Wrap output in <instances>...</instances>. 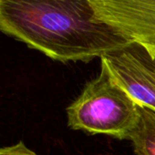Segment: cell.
<instances>
[{
    "instance_id": "1",
    "label": "cell",
    "mask_w": 155,
    "mask_h": 155,
    "mask_svg": "<svg viewBox=\"0 0 155 155\" xmlns=\"http://www.w3.org/2000/svg\"><path fill=\"white\" fill-rule=\"evenodd\" d=\"M0 31L53 60L89 62L133 43L90 0H0Z\"/></svg>"
},
{
    "instance_id": "2",
    "label": "cell",
    "mask_w": 155,
    "mask_h": 155,
    "mask_svg": "<svg viewBox=\"0 0 155 155\" xmlns=\"http://www.w3.org/2000/svg\"><path fill=\"white\" fill-rule=\"evenodd\" d=\"M139 117V105L115 81L101 60V71L67 108L68 126L89 134L128 140Z\"/></svg>"
},
{
    "instance_id": "3",
    "label": "cell",
    "mask_w": 155,
    "mask_h": 155,
    "mask_svg": "<svg viewBox=\"0 0 155 155\" xmlns=\"http://www.w3.org/2000/svg\"><path fill=\"white\" fill-rule=\"evenodd\" d=\"M96 18L155 53V0H90Z\"/></svg>"
},
{
    "instance_id": "4",
    "label": "cell",
    "mask_w": 155,
    "mask_h": 155,
    "mask_svg": "<svg viewBox=\"0 0 155 155\" xmlns=\"http://www.w3.org/2000/svg\"><path fill=\"white\" fill-rule=\"evenodd\" d=\"M101 60L115 81L138 105L155 110V81L141 60L136 43L107 54Z\"/></svg>"
},
{
    "instance_id": "5",
    "label": "cell",
    "mask_w": 155,
    "mask_h": 155,
    "mask_svg": "<svg viewBox=\"0 0 155 155\" xmlns=\"http://www.w3.org/2000/svg\"><path fill=\"white\" fill-rule=\"evenodd\" d=\"M128 140L135 155H155V110L139 105V117Z\"/></svg>"
},
{
    "instance_id": "6",
    "label": "cell",
    "mask_w": 155,
    "mask_h": 155,
    "mask_svg": "<svg viewBox=\"0 0 155 155\" xmlns=\"http://www.w3.org/2000/svg\"><path fill=\"white\" fill-rule=\"evenodd\" d=\"M0 155H38L32 150L28 148L26 144L20 140L18 143L0 148Z\"/></svg>"
},
{
    "instance_id": "7",
    "label": "cell",
    "mask_w": 155,
    "mask_h": 155,
    "mask_svg": "<svg viewBox=\"0 0 155 155\" xmlns=\"http://www.w3.org/2000/svg\"><path fill=\"white\" fill-rule=\"evenodd\" d=\"M137 45H138V51H139L141 60L143 61V63L145 64L150 74L151 75L153 80L155 81V53L151 55L143 47H141L139 44H137Z\"/></svg>"
}]
</instances>
